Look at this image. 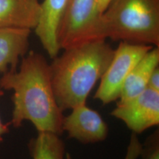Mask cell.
Returning <instances> with one entry per match:
<instances>
[{"label":"cell","instance_id":"cell-1","mask_svg":"<svg viewBox=\"0 0 159 159\" xmlns=\"http://www.w3.org/2000/svg\"><path fill=\"white\" fill-rule=\"evenodd\" d=\"M0 88L13 91L11 124L19 128L30 121L38 132L61 135L63 111L55 99L49 64L41 53L30 51L21 60L19 70H9L0 78Z\"/></svg>","mask_w":159,"mask_h":159},{"label":"cell","instance_id":"cell-2","mask_svg":"<svg viewBox=\"0 0 159 159\" xmlns=\"http://www.w3.org/2000/svg\"><path fill=\"white\" fill-rule=\"evenodd\" d=\"M105 39L63 49L49 64L56 102L63 111L86 103L87 97L106 71L114 55Z\"/></svg>","mask_w":159,"mask_h":159},{"label":"cell","instance_id":"cell-3","mask_svg":"<svg viewBox=\"0 0 159 159\" xmlns=\"http://www.w3.org/2000/svg\"><path fill=\"white\" fill-rule=\"evenodd\" d=\"M99 39L159 47V0H113L101 16Z\"/></svg>","mask_w":159,"mask_h":159},{"label":"cell","instance_id":"cell-4","mask_svg":"<svg viewBox=\"0 0 159 159\" xmlns=\"http://www.w3.org/2000/svg\"><path fill=\"white\" fill-rule=\"evenodd\" d=\"M101 16L97 0H67L57 29L60 49L99 39Z\"/></svg>","mask_w":159,"mask_h":159},{"label":"cell","instance_id":"cell-5","mask_svg":"<svg viewBox=\"0 0 159 159\" xmlns=\"http://www.w3.org/2000/svg\"><path fill=\"white\" fill-rule=\"evenodd\" d=\"M153 47L120 41L115 49L110 64L101 77L94 99H99L105 105L117 100L131 70Z\"/></svg>","mask_w":159,"mask_h":159},{"label":"cell","instance_id":"cell-6","mask_svg":"<svg viewBox=\"0 0 159 159\" xmlns=\"http://www.w3.org/2000/svg\"><path fill=\"white\" fill-rule=\"evenodd\" d=\"M111 114L135 134H142L159 124V91L147 88L138 96L117 102Z\"/></svg>","mask_w":159,"mask_h":159},{"label":"cell","instance_id":"cell-7","mask_svg":"<svg viewBox=\"0 0 159 159\" xmlns=\"http://www.w3.org/2000/svg\"><path fill=\"white\" fill-rule=\"evenodd\" d=\"M63 131H66L69 138L75 139L83 144H94L106 139L108 125L96 111L86 104L71 109L69 116H64Z\"/></svg>","mask_w":159,"mask_h":159},{"label":"cell","instance_id":"cell-8","mask_svg":"<svg viewBox=\"0 0 159 159\" xmlns=\"http://www.w3.org/2000/svg\"><path fill=\"white\" fill-rule=\"evenodd\" d=\"M66 2L67 0H43L41 2V16L35 32L43 48L52 59L57 56L60 51L57 33Z\"/></svg>","mask_w":159,"mask_h":159},{"label":"cell","instance_id":"cell-9","mask_svg":"<svg viewBox=\"0 0 159 159\" xmlns=\"http://www.w3.org/2000/svg\"><path fill=\"white\" fill-rule=\"evenodd\" d=\"M41 12L39 0H0V28L35 30Z\"/></svg>","mask_w":159,"mask_h":159},{"label":"cell","instance_id":"cell-10","mask_svg":"<svg viewBox=\"0 0 159 159\" xmlns=\"http://www.w3.org/2000/svg\"><path fill=\"white\" fill-rule=\"evenodd\" d=\"M31 30L0 28V72L17 68L20 57L27 54Z\"/></svg>","mask_w":159,"mask_h":159},{"label":"cell","instance_id":"cell-11","mask_svg":"<svg viewBox=\"0 0 159 159\" xmlns=\"http://www.w3.org/2000/svg\"><path fill=\"white\" fill-rule=\"evenodd\" d=\"M159 64V48L153 47L141 59L127 77L122 88L119 102L130 99L148 88L149 79Z\"/></svg>","mask_w":159,"mask_h":159},{"label":"cell","instance_id":"cell-12","mask_svg":"<svg viewBox=\"0 0 159 159\" xmlns=\"http://www.w3.org/2000/svg\"><path fill=\"white\" fill-rule=\"evenodd\" d=\"M28 148L32 159H64L65 144L59 135L51 132H38L30 139Z\"/></svg>","mask_w":159,"mask_h":159},{"label":"cell","instance_id":"cell-13","mask_svg":"<svg viewBox=\"0 0 159 159\" xmlns=\"http://www.w3.org/2000/svg\"><path fill=\"white\" fill-rule=\"evenodd\" d=\"M141 155L143 159H159L158 130L147 139Z\"/></svg>","mask_w":159,"mask_h":159},{"label":"cell","instance_id":"cell-14","mask_svg":"<svg viewBox=\"0 0 159 159\" xmlns=\"http://www.w3.org/2000/svg\"><path fill=\"white\" fill-rule=\"evenodd\" d=\"M136 134H133L131 142L128 148V156L125 159H136L139 155L141 154L142 152V146L139 144L138 139L136 137Z\"/></svg>","mask_w":159,"mask_h":159},{"label":"cell","instance_id":"cell-15","mask_svg":"<svg viewBox=\"0 0 159 159\" xmlns=\"http://www.w3.org/2000/svg\"><path fill=\"white\" fill-rule=\"evenodd\" d=\"M148 88H150L152 90L159 91V69L158 67L155 69L151 74L149 79Z\"/></svg>","mask_w":159,"mask_h":159},{"label":"cell","instance_id":"cell-16","mask_svg":"<svg viewBox=\"0 0 159 159\" xmlns=\"http://www.w3.org/2000/svg\"><path fill=\"white\" fill-rule=\"evenodd\" d=\"M112 1L113 0H97V6H98L99 12L101 15L108 8Z\"/></svg>","mask_w":159,"mask_h":159},{"label":"cell","instance_id":"cell-17","mask_svg":"<svg viewBox=\"0 0 159 159\" xmlns=\"http://www.w3.org/2000/svg\"><path fill=\"white\" fill-rule=\"evenodd\" d=\"M4 94V91L0 89V97H1ZM9 131L8 129V125L4 124V123L2 122L1 119H0V142L2 141V136L4 134H7Z\"/></svg>","mask_w":159,"mask_h":159},{"label":"cell","instance_id":"cell-18","mask_svg":"<svg viewBox=\"0 0 159 159\" xmlns=\"http://www.w3.org/2000/svg\"><path fill=\"white\" fill-rule=\"evenodd\" d=\"M66 159H72V158H71V155L69 153H66Z\"/></svg>","mask_w":159,"mask_h":159}]
</instances>
